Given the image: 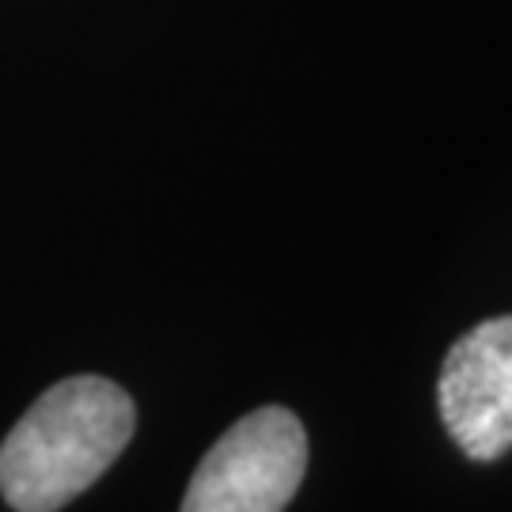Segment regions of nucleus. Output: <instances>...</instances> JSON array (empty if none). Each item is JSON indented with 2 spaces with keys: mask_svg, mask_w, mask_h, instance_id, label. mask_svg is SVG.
Listing matches in <instances>:
<instances>
[{
  "mask_svg": "<svg viewBox=\"0 0 512 512\" xmlns=\"http://www.w3.org/2000/svg\"><path fill=\"white\" fill-rule=\"evenodd\" d=\"M308 471V433L293 410L262 406L205 452L179 512H285Z\"/></svg>",
  "mask_w": 512,
  "mask_h": 512,
  "instance_id": "obj_2",
  "label": "nucleus"
},
{
  "mask_svg": "<svg viewBox=\"0 0 512 512\" xmlns=\"http://www.w3.org/2000/svg\"><path fill=\"white\" fill-rule=\"evenodd\" d=\"M137 410L103 376L54 384L0 444V494L16 512H57L122 456Z\"/></svg>",
  "mask_w": 512,
  "mask_h": 512,
  "instance_id": "obj_1",
  "label": "nucleus"
},
{
  "mask_svg": "<svg viewBox=\"0 0 512 512\" xmlns=\"http://www.w3.org/2000/svg\"><path fill=\"white\" fill-rule=\"evenodd\" d=\"M440 418L463 456L494 463L512 448V315L471 327L448 349L437 384Z\"/></svg>",
  "mask_w": 512,
  "mask_h": 512,
  "instance_id": "obj_3",
  "label": "nucleus"
}]
</instances>
